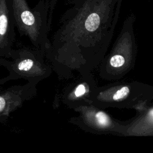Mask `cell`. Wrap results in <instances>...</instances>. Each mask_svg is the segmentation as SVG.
<instances>
[{
	"mask_svg": "<svg viewBox=\"0 0 153 153\" xmlns=\"http://www.w3.org/2000/svg\"><path fill=\"white\" fill-rule=\"evenodd\" d=\"M11 11L20 35L27 37L33 47L45 52L50 43L46 13L32 10L26 0H11Z\"/></svg>",
	"mask_w": 153,
	"mask_h": 153,
	"instance_id": "5",
	"label": "cell"
},
{
	"mask_svg": "<svg viewBox=\"0 0 153 153\" xmlns=\"http://www.w3.org/2000/svg\"><path fill=\"white\" fill-rule=\"evenodd\" d=\"M153 100V85L138 81L117 80L97 86L90 98L91 104L106 109H133L138 111Z\"/></svg>",
	"mask_w": 153,
	"mask_h": 153,
	"instance_id": "3",
	"label": "cell"
},
{
	"mask_svg": "<svg viewBox=\"0 0 153 153\" xmlns=\"http://www.w3.org/2000/svg\"><path fill=\"white\" fill-rule=\"evenodd\" d=\"M45 54L60 79L97 68L107 53L122 0H71Z\"/></svg>",
	"mask_w": 153,
	"mask_h": 153,
	"instance_id": "1",
	"label": "cell"
},
{
	"mask_svg": "<svg viewBox=\"0 0 153 153\" xmlns=\"http://www.w3.org/2000/svg\"><path fill=\"white\" fill-rule=\"evenodd\" d=\"M135 21L133 13L125 19L111 50L99 65L98 74L102 79L108 81L121 79L134 68L137 54L134 32Z\"/></svg>",
	"mask_w": 153,
	"mask_h": 153,
	"instance_id": "2",
	"label": "cell"
},
{
	"mask_svg": "<svg viewBox=\"0 0 153 153\" xmlns=\"http://www.w3.org/2000/svg\"><path fill=\"white\" fill-rule=\"evenodd\" d=\"M137 112L135 117L127 120L126 136H153V100Z\"/></svg>",
	"mask_w": 153,
	"mask_h": 153,
	"instance_id": "10",
	"label": "cell"
},
{
	"mask_svg": "<svg viewBox=\"0 0 153 153\" xmlns=\"http://www.w3.org/2000/svg\"><path fill=\"white\" fill-rule=\"evenodd\" d=\"M15 26L7 0H0V57H9L15 41Z\"/></svg>",
	"mask_w": 153,
	"mask_h": 153,
	"instance_id": "9",
	"label": "cell"
},
{
	"mask_svg": "<svg viewBox=\"0 0 153 153\" xmlns=\"http://www.w3.org/2000/svg\"><path fill=\"white\" fill-rule=\"evenodd\" d=\"M74 111L78 115L69 118L68 121L85 132L98 135L126 136L127 121L114 118L104 109L89 104Z\"/></svg>",
	"mask_w": 153,
	"mask_h": 153,
	"instance_id": "6",
	"label": "cell"
},
{
	"mask_svg": "<svg viewBox=\"0 0 153 153\" xmlns=\"http://www.w3.org/2000/svg\"><path fill=\"white\" fill-rule=\"evenodd\" d=\"M8 76L0 79V122L4 123L10 114L21 108L25 102L33 98L37 92L36 84L27 82L23 85L4 87Z\"/></svg>",
	"mask_w": 153,
	"mask_h": 153,
	"instance_id": "7",
	"label": "cell"
},
{
	"mask_svg": "<svg viewBox=\"0 0 153 153\" xmlns=\"http://www.w3.org/2000/svg\"><path fill=\"white\" fill-rule=\"evenodd\" d=\"M97 86L92 72L79 75L75 80L66 85L57 96L65 105L74 110L79 106L91 104L90 98Z\"/></svg>",
	"mask_w": 153,
	"mask_h": 153,
	"instance_id": "8",
	"label": "cell"
},
{
	"mask_svg": "<svg viewBox=\"0 0 153 153\" xmlns=\"http://www.w3.org/2000/svg\"><path fill=\"white\" fill-rule=\"evenodd\" d=\"M0 66L8 71L10 81L24 79L36 85L53 72L45 51L33 46L13 48L8 58L0 57Z\"/></svg>",
	"mask_w": 153,
	"mask_h": 153,
	"instance_id": "4",
	"label": "cell"
}]
</instances>
